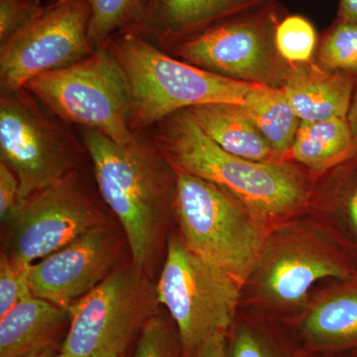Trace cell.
I'll list each match as a JSON object with an SVG mask.
<instances>
[{
  "label": "cell",
  "instance_id": "1",
  "mask_svg": "<svg viewBox=\"0 0 357 357\" xmlns=\"http://www.w3.org/2000/svg\"><path fill=\"white\" fill-rule=\"evenodd\" d=\"M154 143L174 168L204 178L238 199L253 218H274L305 206L312 182L293 161L257 162L225 151L188 110L157 124Z\"/></svg>",
  "mask_w": 357,
  "mask_h": 357
},
{
  "label": "cell",
  "instance_id": "2",
  "mask_svg": "<svg viewBox=\"0 0 357 357\" xmlns=\"http://www.w3.org/2000/svg\"><path fill=\"white\" fill-rule=\"evenodd\" d=\"M98 192L116 215L132 256L144 271L156 255L164 223L173 210L175 174L154 141L138 134L119 144L93 129L82 128Z\"/></svg>",
  "mask_w": 357,
  "mask_h": 357
},
{
  "label": "cell",
  "instance_id": "3",
  "mask_svg": "<svg viewBox=\"0 0 357 357\" xmlns=\"http://www.w3.org/2000/svg\"><path fill=\"white\" fill-rule=\"evenodd\" d=\"M107 45L128 79L132 100L131 128L135 134L181 110L211 103L243 105L256 86L168 55L133 30H122Z\"/></svg>",
  "mask_w": 357,
  "mask_h": 357
},
{
  "label": "cell",
  "instance_id": "4",
  "mask_svg": "<svg viewBox=\"0 0 357 357\" xmlns=\"http://www.w3.org/2000/svg\"><path fill=\"white\" fill-rule=\"evenodd\" d=\"M24 89L67 123L93 129L119 144L138 136L131 128L128 79L107 44L76 64L34 77Z\"/></svg>",
  "mask_w": 357,
  "mask_h": 357
},
{
  "label": "cell",
  "instance_id": "5",
  "mask_svg": "<svg viewBox=\"0 0 357 357\" xmlns=\"http://www.w3.org/2000/svg\"><path fill=\"white\" fill-rule=\"evenodd\" d=\"M173 211L183 241L239 283L255 269L261 237L243 204L218 185L174 168Z\"/></svg>",
  "mask_w": 357,
  "mask_h": 357
},
{
  "label": "cell",
  "instance_id": "6",
  "mask_svg": "<svg viewBox=\"0 0 357 357\" xmlns=\"http://www.w3.org/2000/svg\"><path fill=\"white\" fill-rule=\"evenodd\" d=\"M286 14L271 0L175 45L174 57L236 81L282 88L289 64L277 51L275 31Z\"/></svg>",
  "mask_w": 357,
  "mask_h": 357
},
{
  "label": "cell",
  "instance_id": "7",
  "mask_svg": "<svg viewBox=\"0 0 357 357\" xmlns=\"http://www.w3.org/2000/svg\"><path fill=\"white\" fill-rule=\"evenodd\" d=\"M239 282L206 262L184 241L171 238L157 283L160 304L170 312L185 354L225 333L236 316Z\"/></svg>",
  "mask_w": 357,
  "mask_h": 357
},
{
  "label": "cell",
  "instance_id": "8",
  "mask_svg": "<svg viewBox=\"0 0 357 357\" xmlns=\"http://www.w3.org/2000/svg\"><path fill=\"white\" fill-rule=\"evenodd\" d=\"M156 288L134 265L114 269L70 309L66 357H123L134 335L155 316Z\"/></svg>",
  "mask_w": 357,
  "mask_h": 357
},
{
  "label": "cell",
  "instance_id": "9",
  "mask_svg": "<svg viewBox=\"0 0 357 357\" xmlns=\"http://www.w3.org/2000/svg\"><path fill=\"white\" fill-rule=\"evenodd\" d=\"M0 155L18 178L21 201L74 174L77 147L23 89L1 93Z\"/></svg>",
  "mask_w": 357,
  "mask_h": 357
},
{
  "label": "cell",
  "instance_id": "10",
  "mask_svg": "<svg viewBox=\"0 0 357 357\" xmlns=\"http://www.w3.org/2000/svg\"><path fill=\"white\" fill-rule=\"evenodd\" d=\"M86 0H57L2 42L1 93L20 91L34 77L69 67L96 50Z\"/></svg>",
  "mask_w": 357,
  "mask_h": 357
},
{
  "label": "cell",
  "instance_id": "11",
  "mask_svg": "<svg viewBox=\"0 0 357 357\" xmlns=\"http://www.w3.org/2000/svg\"><path fill=\"white\" fill-rule=\"evenodd\" d=\"M98 206L76 173L18 202L6 225L4 251L10 261L30 266L103 225Z\"/></svg>",
  "mask_w": 357,
  "mask_h": 357
},
{
  "label": "cell",
  "instance_id": "12",
  "mask_svg": "<svg viewBox=\"0 0 357 357\" xmlns=\"http://www.w3.org/2000/svg\"><path fill=\"white\" fill-rule=\"evenodd\" d=\"M119 241L105 223L28 268L35 297L70 311L115 269Z\"/></svg>",
  "mask_w": 357,
  "mask_h": 357
},
{
  "label": "cell",
  "instance_id": "13",
  "mask_svg": "<svg viewBox=\"0 0 357 357\" xmlns=\"http://www.w3.org/2000/svg\"><path fill=\"white\" fill-rule=\"evenodd\" d=\"M271 0H141L133 31L154 37L162 46L180 42Z\"/></svg>",
  "mask_w": 357,
  "mask_h": 357
},
{
  "label": "cell",
  "instance_id": "14",
  "mask_svg": "<svg viewBox=\"0 0 357 357\" xmlns=\"http://www.w3.org/2000/svg\"><path fill=\"white\" fill-rule=\"evenodd\" d=\"M356 77L326 70L314 60L289 65L282 89L301 121L347 119Z\"/></svg>",
  "mask_w": 357,
  "mask_h": 357
},
{
  "label": "cell",
  "instance_id": "15",
  "mask_svg": "<svg viewBox=\"0 0 357 357\" xmlns=\"http://www.w3.org/2000/svg\"><path fill=\"white\" fill-rule=\"evenodd\" d=\"M328 278L349 280L351 271L330 256L306 249H293L269 263L262 281L265 292L272 299L294 304L304 299L314 283Z\"/></svg>",
  "mask_w": 357,
  "mask_h": 357
},
{
  "label": "cell",
  "instance_id": "16",
  "mask_svg": "<svg viewBox=\"0 0 357 357\" xmlns=\"http://www.w3.org/2000/svg\"><path fill=\"white\" fill-rule=\"evenodd\" d=\"M187 110L204 133L225 151L252 161H284L270 147L241 105L211 103Z\"/></svg>",
  "mask_w": 357,
  "mask_h": 357
},
{
  "label": "cell",
  "instance_id": "17",
  "mask_svg": "<svg viewBox=\"0 0 357 357\" xmlns=\"http://www.w3.org/2000/svg\"><path fill=\"white\" fill-rule=\"evenodd\" d=\"M70 311L31 296L0 317V357H21L54 344Z\"/></svg>",
  "mask_w": 357,
  "mask_h": 357
},
{
  "label": "cell",
  "instance_id": "18",
  "mask_svg": "<svg viewBox=\"0 0 357 357\" xmlns=\"http://www.w3.org/2000/svg\"><path fill=\"white\" fill-rule=\"evenodd\" d=\"M356 155V141L347 117L301 121L287 160L312 173H324L337 168Z\"/></svg>",
  "mask_w": 357,
  "mask_h": 357
},
{
  "label": "cell",
  "instance_id": "19",
  "mask_svg": "<svg viewBox=\"0 0 357 357\" xmlns=\"http://www.w3.org/2000/svg\"><path fill=\"white\" fill-rule=\"evenodd\" d=\"M270 147L288 161L301 119L282 88L256 84L241 105Z\"/></svg>",
  "mask_w": 357,
  "mask_h": 357
},
{
  "label": "cell",
  "instance_id": "20",
  "mask_svg": "<svg viewBox=\"0 0 357 357\" xmlns=\"http://www.w3.org/2000/svg\"><path fill=\"white\" fill-rule=\"evenodd\" d=\"M304 331L319 347L357 349V289L338 294L314 307Z\"/></svg>",
  "mask_w": 357,
  "mask_h": 357
},
{
  "label": "cell",
  "instance_id": "21",
  "mask_svg": "<svg viewBox=\"0 0 357 357\" xmlns=\"http://www.w3.org/2000/svg\"><path fill=\"white\" fill-rule=\"evenodd\" d=\"M314 61L326 70L357 77V23L335 18L319 37Z\"/></svg>",
  "mask_w": 357,
  "mask_h": 357
},
{
  "label": "cell",
  "instance_id": "22",
  "mask_svg": "<svg viewBox=\"0 0 357 357\" xmlns=\"http://www.w3.org/2000/svg\"><path fill=\"white\" fill-rule=\"evenodd\" d=\"M91 11L89 39L95 49L105 46L115 33L130 29L140 13L141 0H86Z\"/></svg>",
  "mask_w": 357,
  "mask_h": 357
},
{
  "label": "cell",
  "instance_id": "23",
  "mask_svg": "<svg viewBox=\"0 0 357 357\" xmlns=\"http://www.w3.org/2000/svg\"><path fill=\"white\" fill-rule=\"evenodd\" d=\"M319 40L314 24L299 14H286L275 31L277 51L289 65L314 61Z\"/></svg>",
  "mask_w": 357,
  "mask_h": 357
},
{
  "label": "cell",
  "instance_id": "24",
  "mask_svg": "<svg viewBox=\"0 0 357 357\" xmlns=\"http://www.w3.org/2000/svg\"><path fill=\"white\" fill-rule=\"evenodd\" d=\"M28 268L1 255L0 260V317L33 294L28 283Z\"/></svg>",
  "mask_w": 357,
  "mask_h": 357
},
{
  "label": "cell",
  "instance_id": "25",
  "mask_svg": "<svg viewBox=\"0 0 357 357\" xmlns=\"http://www.w3.org/2000/svg\"><path fill=\"white\" fill-rule=\"evenodd\" d=\"M175 338L166 321L153 316L140 331L133 357H177Z\"/></svg>",
  "mask_w": 357,
  "mask_h": 357
},
{
  "label": "cell",
  "instance_id": "26",
  "mask_svg": "<svg viewBox=\"0 0 357 357\" xmlns=\"http://www.w3.org/2000/svg\"><path fill=\"white\" fill-rule=\"evenodd\" d=\"M45 8L33 0H0V42L6 41Z\"/></svg>",
  "mask_w": 357,
  "mask_h": 357
},
{
  "label": "cell",
  "instance_id": "27",
  "mask_svg": "<svg viewBox=\"0 0 357 357\" xmlns=\"http://www.w3.org/2000/svg\"><path fill=\"white\" fill-rule=\"evenodd\" d=\"M20 201V182L13 171L0 162V220L6 222Z\"/></svg>",
  "mask_w": 357,
  "mask_h": 357
},
{
  "label": "cell",
  "instance_id": "28",
  "mask_svg": "<svg viewBox=\"0 0 357 357\" xmlns=\"http://www.w3.org/2000/svg\"><path fill=\"white\" fill-rule=\"evenodd\" d=\"M229 357H272L259 337L248 328H241L232 340Z\"/></svg>",
  "mask_w": 357,
  "mask_h": 357
},
{
  "label": "cell",
  "instance_id": "29",
  "mask_svg": "<svg viewBox=\"0 0 357 357\" xmlns=\"http://www.w3.org/2000/svg\"><path fill=\"white\" fill-rule=\"evenodd\" d=\"M188 357H229L225 342V333H220L208 338L190 352Z\"/></svg>",
  "mask_w": 357,
  "mask_h": 357
},
{
  "label": "cell",
  "instance_id": "30",
  "mask_svg": "<svg viewBox=\"0 0 357 357\" xmlns=\"http://www.w3.org/2000/svg\"><path fill=\"white\" fill-rule=\"evenodd\" d=\"M337 18L357 23V0H338Z\"/></svg>",
  "mask_w": 357,
  "mask_h": 357
},
{
  "label": "cell",
  "instance_id": "31",
  "mask_svg": "<svg viewBox=\"0 0 357 357\" xmlns=\"http://www.w3.org/2000/svg\"><path fill=\"white\" fill-rule=\"evenodd\" d=\"M345 206H347L349 220H351L354 229L357 234V182L349 190L347 201H345Z\"/></svg>",
  "mask_w": 357,
  "mask_h": 357
},
{
  "label": "cell",
  "instance_id": "32",
  "mask_svg": "<svg viewBox=\"0 0 357 357\" xmlns=\"http://www.w3.org/2000/svg\"><path fill=\"white\" fill-rule=\"evenodd\" d=\"M347 121H349V126H351L357 147V77L354 96H352L351 109H349V115H347Z\"/></svg>",
  "mask_w": 357,
  "mask_h": 357
},
{
  "label": "cell",
  "instance_id": "33",
  "mask_svg": "<svg viewBox=\"0 0 357 357\" xmlns=\"http://www.w3.org/2000/svg\"><path fill=\"white\" fill-rule=\"evenodd\" d=\"M59 354L56 351L55 345H47V347H41V349H35L29 354L21 357H58Z\"/></svg>",
  "mask_w": 357,
  "mask_h": 357
},
{
  "label": "cell",
  "instance_id": "34",
  "mask_svg": "<svg viewBox=\"0 0 357 357\" xmlns=\"http://www.w3.org/2000/svg\"><path fill=\"white\" fill-rule=\"evenodd\" d=\"M58 357H66V356H64V354H62L60 352V354H59Z\"/></svg>",
  "mask_w": 357,
  "mask_h": 357
}]
</instances>
